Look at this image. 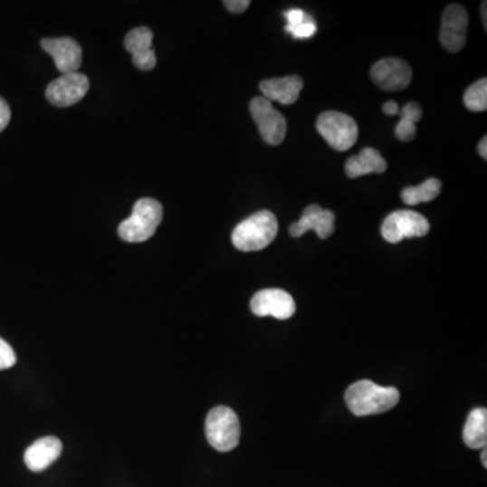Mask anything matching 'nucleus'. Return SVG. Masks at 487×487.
Masks as SVG:
<instances>
[{
    "label": "nucleus",
    "instance_id": "19",
    "mask_svg": "<svg viewBox=\"0 0 487 487\" xmlns=\"http://www.w3.org/2000/svg\"><path fill=\"white\" fill-rule=\"evenodd\" d=\"M440 193H442V182L436 177H431L420 186L404 188L401 198L409 206H417V205L434 201L440 196Z\"/></svg>",
    "mask_w": 487,
    "mask_h": 487
},
{
    "label": "nucleus",
    "instance_id": "23",
    "mask_svg": "<svg viewBox=\"0 0 487 487\" xmlns=\"http://www.w3.org/2000/svg\"><path fill=\"white\" fill-rule=\"evenodd\" d=\"M16 363V355L7 341L0 338V371L11 368Z\"/></svg>",
    "mask_w": 487,
    "mask_h": 487
},
{
    "label": "nucleus",
    "instance_id": "14",
    "mask_svg": "<svg viewBox=\"0 0 487 487\" xmlns=\"http://www.w3.org/2000/svg\"><path fill=\"white\" fill-rule=\"evenodd\" d=\"M153 33L148 27H137L125 38V48L133 56V64L138 70L150 71L158 64L152 49Z\"/></svg>",
    "mask_w": 487,
    "mask_h": 487
},
{
    "label": "nucleus",
    "instance_id": "22",
    "mask_svg": "<svg viewBox=\"0 0 487 487\" xmlns=\"http://www.w3.org/2000/svg\"><path fill=\"white\" fill-rule=\"evenodd\" d=\"M286 32L291 33L292 37L297 38V40H303V38L313 37L317 33V24L313 21L310 15H308L306 21L303 24H298L295 27H284Z\"/></svg>",
    "mask_w": 487,
    "mask_h": 487
},
{
    "label": "nucleus",
    "instance_id": "20",
    "mask_svg": "<svg viewBox=\"0 0 487 487\" xmlns=\"http://www.w3.org/2000/svg\"><path fill=\"white\" fill-rule=\"evenodd\" d=\"M398 116L401 117V119L394 130L396 138L404 142L412 141L417 133L415 123L420 121L421 117H423V109L417 102H409L399 110Z\"/></svg>",
    "mask_w": 487,
    "mask_h": 487
},
{
    "label": "nucleus",
    "instance_id": "21",
    "mask_svg": "<svg viewBox=\"0 0 487 487\" xmlns=\"http://www.w3.org/2000/svg\"><path fill=\"white\" fill-rule=\"evenodd\" d=\"M464 105L469 110L482 113L487 109V79L483 78L473 84L464 92Z\"/></svg>",
    "mask_w": 487,
    "mask_h": 487
},
{
    "label": "nucleus",
    "instance_id": "7",
    "mask_svg": "<svg viewBox=\"0 0 487 487\" xmlns=\"http://www.w3.org/2000/svg\"><path fill=\"white\" fill-rule=\"evenodd\" d=\"M249 111L260 136L267 144L276 147L283 142L287 133L286 119L273 108L270 100L263 97L253 98L249 103Z\"/></svg>",
    "mask_w": 487,
    "mask_h": 487
},
{
    "label": "nucleus",
    "instance_id": "18",
    "mask_svg": "<svg viewBox=\"0 0 487 487\" xmlns=\"http://www.w3.org/2000/svg\"><path fill=\"white\" fill-rule=\"evenodd\" d=\"M463 440L473 450H483L487 444V410L478 407L467 418L463 429Z\"/></svg>",
    "mask_w": 487,
    "mask_h": 487
},
{
    "label": "nucleus",
    "instance_id": "24",
    "mask_svg": "<svg viewBox=\"0 0 487 487\" xmlns=\"http://www.w3.org/2000/svg\"><path fill=\"white\" fill-rule=\"evenodd\" d=\"M284 16L287 19L286 27H295L306 21L308 14L305 11L300 10V8H292V10L284 13Z\"/></svg>",
    "mask_w": 487,
    "mask_h": 487
},
{
    "label": "nucleus",
    "instance_id": "12",
    "mask_svg": "<svg viewBox=\"0 0 487 487\" xmlns=\"http://www.w3.org/2000/svg\"><path fill=\"white\" fill-rule=\"evenodd\" d=\"M41 46L46 53L51 54L57 70L65 73L78 72L81 65V46L73 38H45L41 41Z\"/></svg>",
    "mask_w": 487,
    "mask_h": 487
},
{
    "label": "nucleus",
    "instance_id": "9",
    "mask_svg": "<svg viewBox=\"0 0 487 487\" xmlns=\"http://www.w3.org/2000/svg\"><path fill=\"white\" fill-rule=\"evenodd\" d=\"M469 13L461 5H451L443 14L440 43L445 51L458 53L466 45Z\"/></svg>",
    "mask_w": 487,
    "mask_h": 487
},
{
    "label": "nucleus",
    "instance_id": "1",
    "mask_svg": "<svg viewBox=\"0 0 487 487\" xmlns=\"http://www.w3.org/2000/svg\"><path fill=\"white\" fill-rule=\"evenodd\" d=\"M346 402L358 417L379 415L396 407L399 402V391L396 387L377 385L371 380H359L349 386Z\"/></svg>",
    "mask_w": 487,
    "mask_h": 487
},
{
    "label": "nucleus",
    "instance_id": "3",
    "mask_svg": "<svg viewBox=\"0 0 487 487\" xmlns=\"http://www.w3.org/2000/svg\"><path fill=\"white\" fill-rule=\"evenodd\" d=\"M163 220V206L152 198H142L133 213L119 226V237L126 243H144L155 234Z\"/></svg>",
    "mask_w": 487,
    "mask_h": 487
},
{
    "label": "nucleus",
    "instance_id": "4",
    "mask_svg": "<svg viewBox=\"0 0 487 487\" xmlns=\"http://www.w3.org/2000/svg\"><path fill=\"white\" fill-rule=\"evenodd\" d=\"M207 442L220 453H229L239 445L242 426L236 413L228 406L210 410L206 417Z\"/></svg>",
    "mask_w": 487,
    "mask_h": 487
},
{
    "label": "nucleus",
    "instance_id": "11",
    "mask_svg": "<svg viewBox=\"0 0 487 487\" xmlns=\"http://www.w3.org/2000/svg\"><path fill=\"white\" fill-rule=\"evenodd\" d=\"M253 314L259 317L271 316L276 320H289L294 316L297 306L294 298L281 289H265L256 292L251 301Z\"/></svg>",
    "mask_w": 487,
    "mask_h": 487
},
{
    "label": "nucleus",
    "instance_id": "29",
    "mask_svg": "<svg viewBox=\"0 0 487 487\" xmlns=\"http://www.w3.org/2000/svg\"><path fill=\"white\" fill-rule=\"evenodd\" d=\"M486 10H487V3L483 2L482 5H481V11H482V21H483V26H485V30H486V26H487Z\"/></svg>",
    "mask_w": 487,
    "mask_h": 487
},
{
    "label": "nucleus",
    "instance_id": "15",
    "mask_svg": "<svg viewBox=\"0 0 487 487\" xmlns=\"http://www.w3.org/2000/svg\"><path fill=\"white\" fill-rule=\"evenodd\" d=\"M62 453V440L54 436H46L33 443L24 451V461L27 469L33 473H41L48 469L60 458Z\"/></svg>",
    "mask_w": 487,
    "mask_h": 487
},
{
    "label": "nucleus",
    "instance_id": "17",
    "mask_svg": "<svg viewBox=\"0 0 487 487\" xmlns=\"http://www.w3.org/2000/svg\"><path fill=\"white\" fill-rule=\"evenodd\" d=\"M387 169L385 158L374 148H365L359 155L352 156L347 160L346 174L351 179L368 174H383Z\"/></svg>",
    "mask_w": 487,
    "mask_h": 487
},
{
    "label": "nucleus",
    "instance_id": "13",
    "mask_svg": "<svg viewBox=\"0 0 487 487\" xmlns=\"http://www.w3.org/2000/svg\"><path fill=\"white\" fill-rule=\"evenodd\" d=\"M335 213L322 209L320 205H310L306 207L301 220L290 226V234L297 239L306 232L314 231L320 239L325 240L335 232Z\"/></svg>",
    "mask_w": 487,
    "mask_h": 487
},
{
    "label": "nucleus",
    "instance_id": "26",
    "mask_svg": "<svg viewBox=\"0 0 487 487\" xmlns=\"http://www.w3.org/2000/svg\"><path fill=\"white\" fill-rule=\"evenodd\" d=\"M11 119V110L8 108L7 102L3 98H0V133L7 128L8 122Z\"/></svg>",
    "mask_w": 487,
    "mask_h": 487
},
{
    "label": "nucleus",
    "instance_id": "16",
    "mask_svg": "<svg viewBox=\"0 0 487 487\" xmlns=\"http://www.w3.org/2000/svg\"><path fill=\"white\" fill-rule=\"evenodd\" d=\"M263 98L271 103L278 102L281 105L290 106L297 102L303 89L302 78L297 75L284 76L263 81L259 86Z\"/></svg>",
    "mask_w": 487,
    "mask_h": 487
},
{
    "label": "nucleus",
    "instance_id": "2",
    "mask_svg": "<svg viewBox=\"0 0 487 487\" xmlns=\"http://www.w3.org/2000/svg\"><path fill=\"white\" fill-rule=\"evenodd\" d=\"M279 225L273 213H254L234 228L232 243L239 251L254 252L267 248L278 236Z\"/></svg>",
    "mask_w": 487,
    "mask_h": 487
},
{
    "label": "nucleus",
    "instance_id": "8",
    "mask_svg": "<svg viewBox=\"0 0 487 487\" xmlns=\"http://www.w3.org/2000/svg\"><path fill=\"white\" fill-rule=\"evenodd\" d=\"M90 90V81L81 72L65 73L46 89V100L57 108H68L81 102Z\"/></svg>",
    "mask_w": 487,
    "mask_h": 487
},
{
    "label": "nucleus",
    "instance_id": "30",
    "mask_svg": "<svg viewBox=\"0 0 487 487\" xmlns=\"http://www.w3.org/2000/svg\"><path fill=\"white\" fill-rule=\"evenodd\" d=\"M486 455H487V450L486 448H483L482 455H481V461H482L483 467H487Z\"/></svg>",
    "mask_w": 487,
    "mask_h": 487
},
{
    "label": "nucleus",
    "instance_id": "6",
    "mask_svg": "<svg viewBox=\"0 0 487 487\" xmlns=\"http://www.w3.org/2000/svg\"><path fill=\"white\" fill-rule=\"evenodd\" d=\"M429 229L431 224L420 213L413 210H398L385 218L380 232L386 242L398 244L404 239L426 236Z\"/></svg>",
    "mask_w": 487,
    "mask_h": 487
},
{
    "label": "nucleus",
    "instance_id": "10",
    "mask_svg": "<svg viewBox=\"0 0 487 487\" xmlns=\"http://www.w3.org/2000/svg\"><path fill=\"white\" fill-rule=\"evenodd\" d=\"M413 72L410 65L401 59H382L371 68V79L385 91L398 92L409 87Z\"/></svg>",
    "mask_w": 487,
    "mask_h": 487
},
{
    "label": "nucleus",
    "instance_id": "27",
    "mask_svg": "<svg viewBox=\"0 0 487 487\" xmlns=\"http://www.w3.org/2000/svg\"><path fill=\"white\" fill-rule=\"evenodd\" d=\"M383 113H385L386 116L390 117L398 116V103L394 102V100H388V102H386L385 105H383Z\"/></svg>",
    "mask_w": 487,
    "mask_h": 487
},
{
    "label": "nucleus",
    "instance_id": "25",
    "mask_svg": "<svg viewBox=\"0 0 487 487\" xmlns=\"http://www.w3.org/2000/svg\"><path fill=\"white\" fill-rule=\"evenodd\" d=\"M224 5L231 13L243 14L251 5V2L249 0H225Z\"/></svg>",
    "mask_w": 487,
    "mask_h": 487
},
{
    "label": "nucleus",
    "instance_id": "5",
    "mask_svg": "<svg viewBox=\"0 0 487 487\" xmlns=\"http://www.w3.org/2000/svg\"><path fill=\"white\" fill-rule=\"evenodd\" d=\"M316 128L320 136L339 152L351 149L359 136L355 119L340 111H325L317 119Z\"/></svg>",
    "mask_w": 487,
    "mask_h": 487
},
{
    "label": "nucleus",
    "instance_id": "28",
    "mask_svg": "<svg viewBox=\"0 0 487 487\" xmlns=\"http://www.w3.org/2000/svg\"><path fill=\"white\" fill-rule=\"evenodd\" d=\"M478 152L482 156L483 160H487V137H483L482 141L478 145Z\"/></svg>",
    "mask_w": 487,
    "mask_h": 487
}]
</instances>
